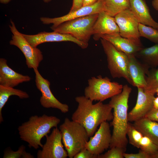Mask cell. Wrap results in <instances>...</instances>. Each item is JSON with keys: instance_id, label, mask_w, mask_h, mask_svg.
<instances>
[{"instance_id": "1", "label": "cell", "mask_w": 158, "mask_h": 158, "mask_svg": "<svg viewBox=\"0 0 158 158\" xmlns=\"http://www.w3.org/2000/svg\"><path fill=\"white\" fill-rule=\"evenodd\" d=\"M75 99L78 106L72 115V120L83 126L89 138L102 123L112 120L113 109L109 103L99 102L93 104V101L85 96H77Z\"/></svg>"}, {"instance_id": "2", "label": "cell", "mask_w": 158, "mask_h": 158, "mask_svg": "<svg viewBox=\"0 0 158 158\" xmlns=\"http://www.w3.org/2000/svg\"><path fill=\"white\" fill-rule=\"evenodd\" d=\"M132 89L127 85L123 86L122 91L111 98L109 103L113 110V126L111 140L109 147H117L126 149L128 141L126 132L128 123V101Z\"/></svg>"}, {"instance_id": "3", "label": "cell", "mask_w": 158, "mask_h": 158, "mask_svg": "<svg viewBox=\"0 0 158 158\" xmlns=\"http://www.w3.org/2000/svg\"><path fill=\"white\" fill-rule=\"evenodd\" d=\"M60 121L56 116L45 114L32 116L18 127L20 137L28 143L30 147L35 149L42 148L43 145L41 142L42 139L47 135L51 128L57 127Z\"/></svg>"}, {"instance_id": "4", "label": "cell", "mask_w": 158, "mask_h": 158, "mask_svg": "<svg viewBox=\"0 0 158 158\" xmlns=\"http://www.w3.org/2000/svg\"><path fill=\"white\" fill-rule=\"evenodd\" d=\"M62 141L69 158L74 156L85 147L89 138L85 128L77 122L66 118L59 126Z\"/></svg>"}, {"instance_id": "5", "label": "cell", "mask_w": 158, "mask_h": 158, "mask_svg": "<svg viewBox=\"0 0 158 158\" xmlns=\"http://www.w3.org/2000/svg\"><path fill=\"white\" fill-rule=\"evenodd\" d=\"M98 15L91 14L70 20L51 28L57 32L70 35L79 41L88 44Z\"/></svg>"}, {"instance_id": "6", "label": "cell", "mask_w": 158, "mask_h": 158, "mask_svg": "<svg viewBox=\"0 0 158 158\" xmlns=\"http://www.w3.org/2000/svg\"><path fill=\"white\" fill-rule=\"evenodd\" d=\"M100 40L107 56L108 68L112 77L123 78L133 86L128 71V56L118 50L107 40L102 38Z\"/></svg>"}, {"instance_id": "7", "label": "cell", "mask_w": 158, "mask_h": 158, "mask_svg": "<svg viewBox=\"0 0 158 158\" xmlns=\"http://www.w3.org/2000/svg\"><path fill=\"white\" fill-rule=\"evenodd\" d=\"M123 85L112 82L107 77L101 75L93 77L88 80V85L84 90V96L92 101L102 102L120 93Z\"/></svg>"}, {"instance_id": "8", "label": "cell", "mask_w": 158, "mask_h": 158, "mask_svg": "<svg viewBox=\"0 0 158 158\" xmlns=\"http://www.w3.org/2000/svg\"><path fill=\"white\" fill-rule=\"evenodd\" d=\"M11 25L9 26L12 35L10 44L17 47L22 52L25 58L28 68H37L43 59L42 52L39 49L33 47L29 43L23 34L18 30L11 20Z\"/></svg>"}, {"instance_id": "9", "label": "cell", "mask_w": 158, "mask_h": 158, "mask_svg": "<svg viewBox=\"0 0 158 158\" xmlns=\"http://www.w3.org/2000/svg\"><path fill=\"white\" fill-rule=\"evenodd\" d=\"M114 18L119 28L120 35L142 46L138 29L139 23L130 9L121 11Z\"/></svg>"}, {"instance_id": "10", "label": "cell", "mask_w": 158, "mask_h": 158, "mask_svg": "<svg viewBox=\"0 0 158 158\" xmlns=\"http://www.w3.org/2000/svg\"><path fill=\"white\" fill-rule=\"evenodd\" d=\"M46 138L42 150L37 152V158H66L68 157L63 148L62 134L59 128L54 127L50 134Z\"/></svg>"}, {"instance_id": "11", "label": "cell", "mask_w": 158, "mask_h": 158, "mask_svg": "<svg viewBox=\"0 0 158 158\" xmlns=\"http://www.w3.org/2000/svg\"><path fill=\"white\" fill-rule=\"evenodd\" d=\"M33 69L35 74V82L36 87L42 94L40 99L41 105L46 108L57 109L63 113L68 112L69 111L68 105L61 102L53 94L50 88V83L49 81L42 77L37 68Z\"/></svg>"}, {"instance_id": "12", "label": "cell", "mask_w": 158, "mask_h": 158, "mask_svg": "<svg viewBox=\"0 0 158 158\" xmlns=\"http://www.w3.org/2000/svg\"><path fill=\"white\" fill-rule=\"evenodd\" d=\"M90 138L85 147L93 154L98 156L110 146L112 134L108 122L102 123L94 135Z\"/></svg>"}, {"instance_id": "13", "label": "cell", "mask_w": 158, "mask_h": 158, "mask_svg": "<svg viewBox=\"0 0 158 158\" xmlns=\"http://www.w3.org/2000/svg\"><path fill=\"white\" fill-rule=\"evenodd\" d=\"M138 88V96L136 104L128 113L129 122H134L145 117L153 108V101L155 92L148 91L142 88Z\"/></svg>"}, {"instance_id": "14", "label": "cell", "mask_w": 158, "mask_h": 158, "mask_svg": "<svg viewBox=\"0 0 158 158\" xmlns=\"http://www.w3.org/2000/svg\"><path fill=\"white\" fill-rule=\"evenodd\" d=\"M23 35L29 43L35 47L44 42L64 41L73 42L83 49L86 48L88 45L79 41L70 35L61 33L54 31L51 32L44 31L34 35L23 34Z\"/></svg>"}, {"instance_id": "15", "label": "cell", "mask_w": 158, "mask_h": 158, "mask_svg": "<svg viewBox=\"0 0 158 158\" xmlns=\"http://www.w3.org/2000/svg\"><path fill=\"white\" fill-rule=\"evenodd\" d=\"M104 11L103 2L99 0L96 4L90 6H83L74 11L69 12L63 16L54 18L42 17L40 20L45 25L52 24L51 28H54L66 21L91 14L99 13Z\"/></svg>"}, {"instance_id": "16", "label": "cell", "mask_w": 158, "mask_h": 158, "mask_svg": "<svg viewBox=\"0 0 158 158\" xmlns=\"http://www.w3.org/2000/svg\"><path fill=\"white\" fill-rule=\"evenodd\" d=\"M105 35H120L118 27L114 17L103 11L98 13L94 25L92 35L95 41H98Z\"/></svg>"}, {"instance_id": "17", "label": "cell", "mask_w": 158, "mask_h": 158, "mask_svg": "<svg viewBox=\"0 0 158 158\" xmlns=\"http://www.w3.org/2000/svg\"><path fill=\"white\" fill-rule=\"evenodd\" d=\"M128 56V71L133 86L137 88H145L146 85V78L149 71V67L145 64L140 62L135 56Z\"/></svg>"}, {"instance_id": "18", "label": "cell", "mask_w": 158, "mask_h": 158, "mask_svg": "<svg viewBox=\"0 0 158 158\" xmlns=\"http://www.w3.org/2000/svg\"><path fill=\"white\" fill-rule=\"evenodd\" d=\"M31 79L28 75H23L15 71L7 65V60L0 59V85L13 87Z\"/></svg>"}, {"instance_id": "19", "label": "cell", "mask_w": 158, "mask_h": 158, "mask_svg": "<svg viewBox=\"0 0 158 158\" xmlns=\"http://www.w3.org/2000/svg\"><path fill=\"white\" fill-rule=\"evenodd\" d=\"M130 9L139 23L157 29L158 23L151 16L145 0H129Z\"/></svg>"}, {"instance_id": "20", "label": "cell", "mask_w": 158, "mask_h": 158, "mask_svg": "<svg viewBox=\"0 0 158 158\" xmlns=\"http://www.w3.org/2000/svg\"><path fill=\"white\" fill-rule=\"evenodd\" d=\"M101 38L110 42L118 50L128 56H135L142 48V46L136 44L120 35H105L102 36Z\"/></svg>"}, {"instance_id": "21", "label": "cell", "mask_w": 158, "mask_h": 158, "mask_svg": "<svg viewBox=\"0 0 158 158\" xmlns=\"http://www.w3.org/2000/svg\"><path fill=\"white\" fill-rule=\"evenodd\" d=\"M143 136L151 139L158 145V122L144 117L132 124Z\"/></svg>"}, {"instance_id": "22", "label": "cell", "mask_w": 158, "mask_h": 158, "mask_svg": "<svg viewBox=\"0 0 158 158\" xmlns=\"http://www.w3.org/2000/svg\"><path fill=\"white\" fill-rule=\"evenodd\" d=\"M135 57L142 59L149 68L158 67V44L149 47L142 48L136 54Z\"/></svg>"}, {"instance_id": "23", "label": "cell", "mask_w": 158, "mask_h": 158, "mask_svg": "<svg viewBox=\"0 0 158 158\" xmlns=\"http://www.w3.org/2000/svg\"><path fill=\"white\" fill-rule=\"evenodd\" d=\"M16 95L21 99L29 97L28 94L26 92L13 87L0 85V122L4 121L2 116V110L10 96Z\"/></svg>"}, {"instance_id": "24", "label": "cell", "mask_w": 158, "mask_h": 158, "mask_svg": "<svg viewBox=\"0 0 158 158\" xmlns=\"http://www.w3.org/2000/svg\"><path fill=\"white\" fill-rule=\"evenodd\" d=\"M104 11L112 17L125 10L130 9L129 0H102Z\"/></svg>"}, {"instance_id": "25", "label": "cell", "mask_w": 158, "mask_h": 158, "mask_svg": "<svg viewBox=\"0 0 158 158\" xmlns=\"http://www.w3.org/2000/svg\"><path fill=\"white\" fill-rule=\"evenodd\" d=\"M138 29L140 37H145L151 41L158 44V30L139 23Z\"/></svg>"}, {"instance_id": "26", "label": "cell", "mask_w": 158, "mask_h": 158, "mask_svg": "<svg viewBox=\"0 0 158 158\" xmlns=\"http://www.w3.org/2000/svg\"><path fill=\"white\" fill-rule=\"evenodd\" d=\"M146 81V85L144 90L156 93V90L158 88V67L149 70Z\"/></svg>"}, {"instance_id": "27", "label": "cell", "mask_w": 158, "mask_h": 158, "mask_svg": "<svg viewBox=\"0 0 158 158\" xmlns=\"http://www.w3.org/2000/svg\"><path fill=\"white\" fill-rule=\"evenodd\" d=\"M126 134L129 138V143L134 147L139 148L140 142L143 136L132 124L129 122L128 123Z\"/></svg>"}, {"instance_id": "28", "label": "cell", "mask_w": 158, "mask_h": 158, "mask_svg": "<svg viewBox=\"0 0 158 158\" xmlns=\"http://www.w3.org/2000/svg\"><path fill=\"white\" fill-rule=\"evenodd\" d=\"M139 148L151 156L155 154L158 150V145L148 137L143 136L139 143Z\"/></svg>"}, {"instance_id": "29", "label": "cell", "mask_w": 158, "mask_h": 158, "mask_svg": "<svg viewBox=\"0 0 158 158\" xmlns=\"http://www.w3.org/2000/svg\"><path fill=\"white\" fill-rule=\"evenodd\" d=\"M34 157L30 153L26 152L25 147L23 145L20 146L18 150L14 151L8 148L4 152V158H33Z\"/></svg>"}, {"instance_id": "30", "label": "cell", "mask_w": 158, "mask_h": 158, "mask_svg": "<svg viewBox=\"0 0 158 158\" xmlns=\"http://www.w3.org/2000/svg\"><path fill=\"white\" fill-rule=\"evenodd\" d=\"M110 150L103 154L98 155V158H123V154L126 149L115 147L110 148Z\"/></svg>"}, {"instance_id": "31", "label": "cell", "mask_w": 158, "mask_h": 158, "mask_svg": "<svg viewBox=\"0 0 158 158\" xmlns=\"http://www.w3.org/2000/svg\"><path fill=\"white\" fill-rule=\"evenodd\" d=\"M74 158H98V156L93 154L85 147L76 154Z\"/></svg>"}, {"instance_id": "32", "label": "cell", "mask_w": 158, "mask_h": 158, "mask_svg": "<svg viewBox=\"0 0 158 158\" xmlns=\"http://www.w3.org/2000/svg\"><path fill=\"white\" fill-rule=\"evenodd\" d=\"M124 157L125 158H151V156L146 152L140 150L138 153L128 154L124 153Z\"/></svg>"}, {"instance_id": "33", "label": "cell", "mask_w": 158, "mask_h": 158, "mask_svg": "<svg viewBox=\"0 0 158 158\" xmlns=\"http://www.w3.org/2000/svg\"><path fill=\"white\" fill-rule=\"evenodd\" d=\"M145 117L158 122V109H155L153 108L146 115Z\"/></svg>"}, {"instance_id": "34", "label": "cell", "mask_w": 158, "mask_h": 158, "mask_svg": "<svg viewBox=\"0 0 158 158\" xmlns=\"http://www.w3.org/2000/svg\"><path fill=\"white\" fill-rule=\"evenodd\" d=\"M84 0H73V4L69 12L76 11L83 6Z\"/></svg>"}, {"instance_id": "35", "label": "cell", "mask_w": 158, "mask_h": 158, "mask_svg": "<svg viewBox=\"0 0 158 158\" xmlns=\"http://www.w3.org/2000/svg\"><path fill=\"white\" fill-rule=\"evenodd\" d=\"M99 0H84L83 6L92 5L97 3Z\"/></svg>"}, {"instance_id": "36", "label": "cell", "mask_w": 158, "mask_h": 158, "mask_svg": "<svg viewBox=\"0 0 158 158\" xmlns=\"http://www.w3.org/2000/svg\"><path fill=\"white\" fill-rule=\"evenodd\" d=\"M153 108L155 109H158V96L154 97L153 101Z\"/></svg>"}, {"instance_id": "37", "label": "cell", "mask_w": 158, "mask_h": 158, "mask_svg": "<svg viewBox=\"0 0 158 158\" xmlns=\"http://www.w3.org/2000/svg\"><path fill=\"white\" fill-rule=\"evenodd\" d=\"M152 4L154 8L158 11V0H153Z\"/></svg>"}, {"instance_id": "38", "label": "cell", "mask_w": 158, "mask_h": 158, "mask_svg": "<svg viewBox=\"0 0 158 158\" xmlns=\"http://www.w3.org/2000/svg\"><path fill=\"white\" fill-rule=\"evenodd\" d=\"M12 0H0V2L4 4H6L8 3Z\"/></svg>"}, {"instance_id": "39", "label": "cell", "mask_w": 158, "mask_h": 158, "mask_svg": "<svg viewBox=\"0 0 158 158\" xmlns=\"http://www.w3.org/2000/svg\"><path fill=\"white\" fill-rule=\"evenodd\" d=\"M151 158H158V150L151 157Z\"/></svg>"}, {"instance_id": "40", "label": "cell", "mask_w": 158, "mask_h": 158, "mask_svg": "<svg viewBox=\"0 0 158 158\" xmlns=\"http://www.w3.org/2000/svg\"><path fill=\"white\" fill-rule=\"evenodd\" d=\"M43 1L46 3H48L51 1L52 0H42Z\"/></svg>"}, {"instance_id": "41", "label": "cell", "mask_w": 158, "mask_h": 158, "mask_svg": "<svg viewBox=\"0 0 158 158\" xmlns=\"http://www.w3.org/2000/svg\"><path fill=\"white\" fill-rule=\"evenodd\" d=\"M156 93H157V95L158 96V88L156 90Z\"/></svg>"}, {"instance_id": "42", "label": "cell", "mask_w": 158, "mask_h": 158, "mask_svg": "<svg viewBox=\"0 0 158 158\" xmlns=\"http://www.w3.org/2000/svg\"><path fill=\"white\" fill-rule=\"evenodd\" d=\"M157 29H158V28H157Z\"/></svg>"}]
</instances>
